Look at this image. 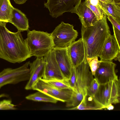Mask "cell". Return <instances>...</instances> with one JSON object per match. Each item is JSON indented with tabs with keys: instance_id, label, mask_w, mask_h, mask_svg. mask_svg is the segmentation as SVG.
<instances>
[{
	"instance_id": "cell-5",
	"label": "cell",
	"mask_w": 120,
	"mask_h": 120,
	"mask_svg": "<svg viewBox=\"0 0 120 120\" xmlns=\"http://www.w3.org/2000/svg\"><path fill=\"white\" fill-rule=\"evenodd\" d=\"M120 79L100 84L94 97L105 107L120 102Z\"/></svg>"
},
{
	"instance_id": "cell-8",
	"label": "cell",
	"mask_w": 120,
	"mask_h": 120,
	"mask_svg": "<svg viewBox=\"0 0 120 120\" xmlns=\"http://www.w3.org/2000/svg\"><path fill=\"white\" fill-rule=\"evenodd\" d=\"M32 90L42 92L59 101L66 102L71 98L73 90L57 89L43 80L39 78L34 83Z\"/></svg>"
},
{
	"instance_id": "cell-9",
	"label": "cell",
	"mask_w": 120,
	"mask_h": 120,
	"mask_svg": "<svg viewBox=\"0 0 120 120\" xmlns=\"http://www.w3.org/2000/svg\"><path fill=\"white\" fill-rule=\"evenodd\" d=\"M87 61H84L75 68L76 80L75 87L73 90L82 93L84 96L86 94V88L94 78Z\"/></svg>"
},
{
	"instance_id": "cell-36",
	"label": "cell",
	"mask_w": 120,
	"mask_h": 120,
	"mask_svg": "<svg viewBox=\"0 0 120 120\" xmlns=\"http://www.w3.org/2000/svg\"><path fill=\"white\" fill-rule=\"evenodd\" d=\"M8 95L6 94H3L0 95V98L4 97H7Z\"/></svg>"
},
{
	"instance_id": "cell-7",
	"label": "cell",
	"mask_w": 120,
	"mask_h": 120,
	"mask_svg": "<svg viewBox=\"0 0 120 120\" xmlns=\"http://www.w3.org/2000/svg\"><path fill=\"white\" fill-rule=\"evenodd\" d=\"M82 0H47L44 7L52 18H57L65 12L75 13Z\"/></svg>"
},
{
	"instance_id": "cell-29",
	"label": "cell",
	"mask_w": 120,
	"mask_h": 120,
	"mask_svg": "<svg viewBox=\"0 0 120 120\" xmlns=\"http://www.w3.org/2000/svg\"><path fill=\"white\" fill-rule=\"evenodd\" d=\"M68 82L71 87L73 90L75 87L76 75L75 68L72 67L71 74L70 79L67 80Z\"/></svg>"
},
{
	"instance_id": "cell-16",
	"label": "cell",
	"mask_w": 120,
	"mask_h": 120,
	"mask_svg": "<svg viewBox=\"0 0 120 120\" xmlns=\"http://www.w3.org/2000/svg\"><path fill=\"white\" fill-rule=\"evenodd\" d=\"M75 13L78 16L82 25L85 27L93 26L99 20L84 2L80 3Z\"/></svg>"
},
{
	"instance_id": "cell-37",
	"label": "cell",
	"mask_w": 120,
	"mask_h": 120,
	"mask_svg": "<svg viewBox=\"0 0 120 120\" xmlns=\"http://www.w3.org/2000/svg\"><path fill=\"white\" fill-rule=\"evenodd\" d=\"M115 3H120V0H114Z\"/></svg>"
},
{
	"instance_id": "cell-27",
	"label": "cell",
	"mask_w": 120,
	"mask_h": 120,
	"mask_svg": "<svg viewBox=\"0 0 120 120\" xmlns=\"http://www.w3.org/2000/svg\"><path fill=\"white\" fill-rule=\"evenodd\" d=\"M15 105L12 103L10 100H4L0 101V110H15L17 109Z\"/></svg>"
},
{
	"instance_id": "cell-11",
	"label": "cell",
	"mask_w": 120,
	"mask_h": 120,
	"mask_svg": "<svg viewBox=\"0 0 120 120\" xmlns=\"http://www.w3.org/2000/svg\"><path fill=\"white\" fill-rule=\"evenodd\" d=\"M101 60L94 75L98 83L100 84L118 80L115 70L116 64L112 61Z\"/></svg>"
},
{
	"instance_id": "cell-4",
	"label": "cell",
	"mask_w": 120,
	"mask_h": 120,
	"mask_svg": "<svg viewBox=\"0 0 120 120\" xmlns=\"http://www.w3.org/2000/svg\"><path fill=\"white\" fill-rule=\"evenodd\" d=\"M53 49L67 48L75 41L78 36L74 26L62 21L50 33Z\"/></svg>"
},
{
	"instance_id": "cell-6",
	"label": "cell",
	"mask_w": 120,
	"mask_h": 120,
	"mask_svg": "<svg viewBox=\"0 0 120 120\" xmlns=\"http://www.w3.org/2000/svg\"><path fill=\"white\" fill-rule=\"evenodd\" d=\"M30 62H26L18 68L4 69L0 72V89L8 84H15L20 82L29 80L30 76L28 68Z\"/></svg>"
},
{
	"instance_id": "cell-20",
	"label": "cell",
	"mask_w": 120,
	"mask_h": 120,
	"mask_svg": "<svg viewBox=\"0 0 120 120\" xmlns=\"http://www.w3.org/2000/svg\"><path fill=\"white\" fill-rule=\"evenodd\" d=\"M25 98L27 99L34 101L54 103H56L58 101L55 98L39 91L27 96Z\"/></svg>"
},
{
	"instance_id": "cell-26",
	"label": "cell",
	"mask_w": 120,
	"mask_h": 120,
	"mask_svg": "<svg viewBox=\"0 0 120 120\" xmlns=\"http://www.w3.org/2000/svg\"><path fill=\"white\" fill-rule=\"evenodd\" d=\"M84 2L86 5L93 12L98 20L101 19L103 18L105 14L96 7L91 4L89 0H85Z\"/></svg>"
},
{
	"instance_id": "cell-21",
	"label": "cell",
	"mask_w": 120,
	"mask_h": 120,
	"mask_svg": "<svg viewBox=\"0 0 120 120\" xmlns=\"http://www.w3.org/2000/svg\"><path fill=\"white\" fill-rule=\"evenodd\" d=\"M102 3L106 9L109 15L120 23V3H116L115 4H106L102 2Z\"/></svg>"
},
{
	"instance_id": "cell-18",
	"label": "cell",
	"mask_w": 120,
	"mask_h": 120,
	"mask_svg": "<svg viewBox=\"0 0 120 120\" xmlns=\"http://www.w3.org/2000/svg\"><path fill=\"white\" fill-rule=\"evenodd\" d=\"M105 107L98 102L94 97L86 95L79 105L76 107L69 108L67 110H101Z\"/></svg>"
},
{
	"instance_id": "cell-32",
	"label": "cell",
	"mask_w": 120,
	"mask_h": 120,
	"mask_svg": "<svg viewBox=\"0 0 120 120\" xmlns=\"http://www.w3.org/2000/svg\"><path fill=\"white\" fill-rule=\"evenodd\" d=\"M101 2L106 4H115V3L114 0H99Z\"/></svg>"
},
{
	"instance_id": "cell-31",
	"label": "cell",
	"mask_w": 120,
	"mask_h": 120,
	"mask_svg": "<svg viewBox=\"0 0 120 120\" xmlns=\"http://www.w3.org/2000/svg\"><path fill=\"white\" fill-rule=\"evenodd\" d=\"M112 28L113 31L114 35L117 42L120 46V30L112 25Z\"/></svg>"
},
{
	"instance_id": "cell-22",
	"label": "cell",
	"mask_w": 120,
	"mask_h": 120,
	"mask_svg": "<svg viewBox=\"0 0 120 120\" xmlns=\"http://www.w3.org/2000/svg\"><path fill=\"white\" fill-rule=\"evenodd\" d=\"M84 97L82 93L73 90L71 98L66 102V107L68 108L77 107L80 104Z\"/></svg>"
},
{
	"instance_id": "cell-17",
	"label": "cell",
	"mask_w": 120,
	"mask_h": 120,
	"mask_svg": "<svg viewBox=\"0 0 120 120\" xmlns=\"http://www.w3.org/2000/svg\"><path fill=\"white\" fill-rule=\"evenodd\" d=\"M12 16L10 23L12 24L21 32L29 30L28 20L26 15L20 10L13 8Z\"/></svg>"
},
{
	"instance_id": "cell-10",
	"label": "cell",
	"mask_w": 120,
	"mask_h": 120,
	"mask_svg": "<svg viewBox=\"0 0 120 120\" xmlns=\"http://www.w3.org/2000/svg\"><path fill=\"white\" fill-rule=\"evenodd\" d=\"M45 65L42 79L45 81L64 79L53 49L44 57Z\"/></svg>"
},
{
	"instance_id": "cell-3",
	"label": "cell",
	"mask_w": 120,
	"mask_h": 120,
	"mask_svg": "<svg viewBox=\"0 0 120 120\" xmlns=\"http://www.w3.org/2000/svg\"><path fill=\"white\" fill-rule=\"evenodd\" d=\"M27 31V38L25 40L32 56L44 57L53 49L50 33L34 30Z\"/></svg>"
},
{
	"instance_id": "cell-28",
	"label": "cell",
	"mask_w": 120,
	"mask_h": 120,
	"mask_svg": "<svg viewBox=\"0 0 120 120\" xmlns=\"http://www.w3.org/2000/svg\"><path fill=\"white\" fill-rule=\"evenodd\" d=\"M90 4L107 15H109L106 8L102 5V2L99 0H89Z\"/></svg>"
},
{
	"instance_id": "cell-24",
	"label": "cell",
	"mask_w": 120,
	"mask_h": 120,
	"mask_svg": "<svg viewBox=\"0 0 120 120\" xmlns=\"http://www.w3.org/2000/svg\"><path fill=\"white\" fill-rule=\"evenodd\" d=\"M98 57L97 56H95L92 58H87L86 59L93 75H94L101 62V60H98Z\"/></svg>"
},
{
	"instance_id": "cell-33",
	"label": "cell",
	"mask_w": 120,
	"mask_h": 120,
	"mask_svg": "<svg viewBox=\"0 0 120 120\" xmlns=\"http://www.w3.org/2000/svg\"><path fill=\"white\" fill-rule=\"evenodd\" d=\"M16 3L18 4H22L25 3L28 0H13Z\"/></svg>"
},
{
	"instance_id": "cell-1",
	"label": "cell",
	"mask_w": 120,
	"mask_h": 120,
	"mask_svg": "<svg viewBox=\"0 0 120 120\" xmlns=\"http://www.w3.org/2000/svg\"><path fill=\"white\" fill-rule=\"evenodd\" d=\"M0 22V58L11 63H20L32 57L21 32H13Z\"/></svg>"
},
{
	"instance_id": "cell-38",
	"label": "cell",
	"mask_w": 120,
	"mask_h": 120,
	"mask_svg": "<svg viewBox=\"0 0 120 120\" xmlns=\"http://www.w3.org/2000/svg\"><path fill=\"white\" fill-rule=\"evenodd\" d=\"M1 0H0V1Z\"/></svg>"
},
{
	"instance_id": "cell-23",
	"label": "cell",
	"mask_w": 120,
	"mask_h": 120,
	"mask_svg": "<svg viewBox=\"0 0 120 120\" xmlns=\"http://www.w3.org/2000/svg\"><path fill=\"white\" fill-rule=\"evenodd\" d=\"M45 81L53 86L59 89H70L73 90L69 85L67 80L64 79L61 80Z\"/></svg>"
},
{
	"instance_id": "cell-30",
	"label": "cell",
	"mask_w": 120,
	"mask_h": 120,
	"mask_svg": "<svg viewBox=\"0 0 120 120\" xmlns=\"http://www.w3.org/2000/svg\"><path fill=\"white\" fill-rule=\"evenodd\" d=\"M107 16V18L112 25H113L119 30H120V23H119L112 16L109 15Z\"/></svg>"
},
{
	"instance_id": "cell-34",
	"label": "cell",
	"mask_w": 120,
	"mask_h": 120,
	"mask_svg": "<svg viewBox=\"0 0 120 120\" xmlns=\"http://www.w3.org/2000/svg\"><path fill=\"white\" fill-rule=\"evenodd\" d=\"M107 110H113L114 108V106L112 105V104H109L107 105L105 107Z\"/></svg>"
},
{
	"instance_id": "cell-25",
	"label": "cell",
	"mask_w": 120,
	"mask_h": 120,
	"mask_svg": "<svg viewBox=\"0 0 120 120\" xmlns=\"http://www.w3.org/2000/svg\"><path fill=\"white\" fill-rule=\"evenodd\" d=\"M100 84L94 78L90 85L86 88V94L94 97L98 90Z\"/></svg>"
},
{
	"instance_id": "cell-14",
	"label": "cell",
	"mask_w": 120,
	"mask_h": 120,
	"mask_svg": "<svg viewBox=\"0 0 120 120\" xmlns=\"http://www.w3.org/2000/svg\"><path fill=\"white\" fill-rule=\"evenodd\" d=\"M120 52V46L113 35L110 34L104 43L99 57L101 60L112 61Z\"/></svg>"
},
{
	"instance_id": "cell-2",
	"label": "cell",
	"mask_w": 120,
	"mask_h": 120,
	"mask_svg": "<svg viewBox=\"0 0 120 120\" xmlns=\"http://www.w3.org/2000/svg\"><path fill=\"white\" fill-rule=\"evenodd\" d=\"M110 34L106 15L93 26L82 25L81 38L85 52L84 61H87V58L99 57L104 43Z\"/></svg>"
},
{
	"instance_id": "cell-19",
	"label": "cell",
	"mask_w": 120,
	"mask_h": 120,
	"mask_svg": "<svg viewBox=\"0 0 120 120\" xmlns=\"http://www.w3.org/2000/svg\"><path fill=\"white\" fill-rule=\"evenodd\" d=\"M14 7L10 0H1L0 1V22H9L12 17Z\"/></svg>"
},
{
	"instance_id": "cell-12",
	"label": "cell",
	"mask_w": 120,
	"mask_h": 120,
	"mask_svg": "<svg viewBox=\"0 0 120 120\" xmlns=\"http://www.w3.org/2000/svg\"><path fill=\"white\" fill-rule=\"evenodd\" d=\"M55 57L64 79L69 80L71 74L72 65L67 48L53 49Z\"/></svg>"
},
{
	"instance_id": "cell-13",
	"label": "cell",
	"mask_w": 120,
	"mask_h": 120,
	"mask_svg": "<svg viewBox=\"0 0 120 120\" xmlns=\"http://www.w3.org/2000/svg\"><path fill=\"white\" fill-rule=\"evenodd\" d=\"M45 62L43 57H37L33 62L30 63V76L25 88L26 90H32V86L39 78H42L44 72Z\"/></svg>"
},
{
	"instance_id": "cell-35",
	"label": "cell",
	"mask_w": 120,
	"mask_h": 120,
	"mask_svg": "<svg viewBox=\"0 0 120 120\" xmlns=\"http://www.w3.org/2000/svg\"><path fill=\"white\" fill-rule=\"evenodd\" d=\"M120 52L118 53L115 57L114 59L115 60H118L120 62Z\"/></svg>"
},
{
	"instance_id": "cell-15",
	"label": "cell",
	"mask_w": 120,
	"mask_h": 120,
	"mask_svg": "<svg viewBox=\"0 0 120 120\" xmlns=\"http://www.w3.org/2000/svg\"><path fill=\"white\" fill-rule=\"evenodd\" d=\"M67 50L72 67L76 68L84 61L85 49L81 38L72 42Z\"/></svg>"
}]
</instances>
